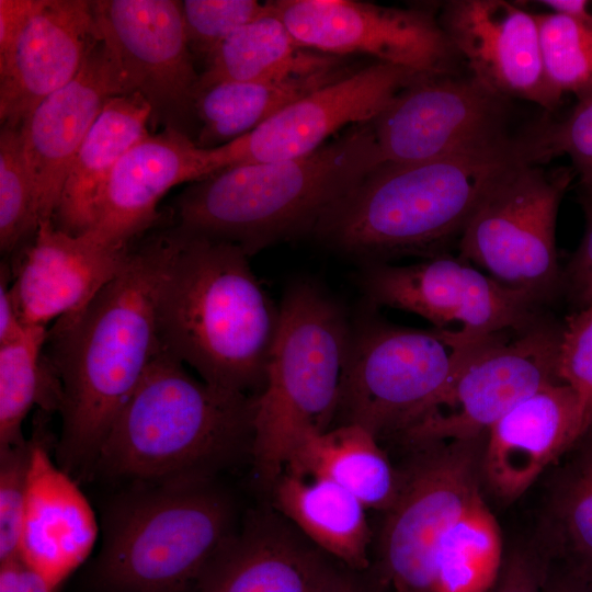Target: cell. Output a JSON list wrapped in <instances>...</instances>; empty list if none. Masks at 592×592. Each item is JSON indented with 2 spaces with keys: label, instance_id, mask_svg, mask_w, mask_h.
<instances>
[{
  "label": "cell",
  "instance_id": "cell-42",
  "mask_svg": "<svg viewBox=\"0 0 592 592\" xmlns=\"http://www.w3.org/2000/svg\"><path fill=\"white\" fill-rule=\"evenodd\" d=\"M39 0H0V55L12 45Z\"/></svg>",
  "mask_w": 592,
  "mask_h": 592
},
{
  "label": "cell",
  "instance_id": "cell-7",
  "mask_svg": "<svg viewBox=\"0 0 592 592\" xmlns=\"http://www.w3.org/2000/svg\"><path fill=\"white\" fill-rule=\"evenodd\" d=\"M236 531L215 479L134 482L106 512L95 579L109 592H186Z\"/></svg>",
  "mask_w": 592,
  "mask_h": 592
},
{
  "label": "cell",
  "instance_id": "cell-9",
  "mask_svg": "<svg viewBox=\"0 0 592 592\" xmlns=\"http://www.w3.org/2000/svg\"><path fill=\"white\" fill-rule=\"evenodd\" d=\"M485 436L418 446L399 468L398 496L382 525L371 571L396 592H434V560L444 534L481 492Z\"/></svg>",
  "mask_w": 592,
  "mask_h": 592
},
{
  "label": "cell",
  "instance_id": "cell-30",
  "mask_svg": "<svg viewBox=\"0 0 592 592\" xmlns=\"http://www.w3.org/2000/svg\"><path fill=\"white\" fill-rule=\"evenodd\" d=\"M337 57L341 56L300 47L271 9L231 33L206 58L197 91L220 81L282 78L327 65Z\"/></svg>",
  "mask_w": 592,
  "mask_h": 592
},
{
  "label": "cell",
  "instance_id": "cell-31",
  "mask_svg": "<svg viewBox=\"0 0 592 592\" xmlns=\"http://www.w3.org/2000/svg\"><path fill=\"white\" fill-rule=\"evenodd\" d=\"M47 327H26L16 340L0 345V447L23 442L22 424L37 407L59 412L62 388L45 352Z\"/></svg>",
  "mask_w": 592,
  "mask_h": 592
},
{
  "label": "cell",
  "instance_id": "cell-43",
  "mask_svg": "<svg viewBox=\"0 0 592 592\" xmlns=\"http://www.w3.org/2000/svg\"><path fill=\"white\" fill-rule=\"evenodd\" d=\"M384 588L371 569L356 571L338 562L319 592H383Z\"/></svg>",
  "mask_w": 592,
  "mask_h": 592
},
{
  "label": "cell",
  "instance_id": "cell-27",
  "mask_svg": "<svg viewBox=\"0 0 592 592\" xmlns=\"http://www.w3.org/2000/svg\"><path fill=\"white\" fill-rule=\"evenodd\" d=\"M272 508L320 550L356 570L371 569L367 508L341 486L284 470L270 489Z\"/></svg>",
  "mask_w": 592,
  "mask_h": 592
},
{
  "label": "cell",
  "instance_id": "cell-35",
  "mask_svg": "<svg viewBox=\"0 0 592 592\" xmlns=\"http://www.w3.org/2000/svg\"><path fill=\"white\" fill-rule=\"evenodd\" d=\"M524 143L531 163L567 155L580 174L581 186L592 183V95L579 101L562 121L524 135Z\"/></svg>",
  "mask_w": 592,
  "mask_h": 592
},
{
  "label": "cell",
  "instance_id": "cell-11",
  "mask_svg": "<svg viewBox=\"0 0 592 592\" xmlns=\"http://www.w3.org/2000/svg\"><path fill=\"white\" fill-rule=\"evenodd\" d=\"M569 171L520 161L486 192L458 239L459 258L539 304L559 286L556 219Z\"/></svg>",
  "mask_w": 592,
  "mask_h": 592
},
{
  "label": "cell",
  "instance_id": "cell-36",
  "mask_svg": "<svg viewBox=\"0 0 592 592\" xmlns=\"http://www.w3.org/2000/svg\"><path fill=\"white\" fill-rule=\"evenodd\" d=\"M184 29L193 54L206 58L231 33L271 11L255 0L180 1Z\"/></svg>",
  "mask_w": 592,
  "mask_h": 592
},
{
  "label": "cell",
  "instance_id": "cell-16",
  "mask_svg": "<svg viewBox=\"0 0 592 592\" xmlns=\"http://www.w3.org/2000/svg\"><path fill=\"white\" fill-rule=\"evenodd\" d=\"M423 75L373 61L289 104L246 135L210 148L217 171L308 155L344 127L373 123Z\"/></svg>",
  "mask_w": 592,
  "mask_h": 592
},
{
  "label": "cell",
  "instance_id": "cell-45",
  "mask_svg": "<svg viewBox=\"0 0 592 592\" xmlns=\"http://www.w3.org/2000/svg\"><path fill=\"white\" fill-rule=\"evenodd\" d=\"M542 592H592V585L567 568L554 570L551 562Z\"/></svg>",
  "mask_w": 592,
  "mask_h": 592
},
{
  "label": "cell",
  "instance_id": "cell-26",
  "mask_svg": "<svg viewBox=\"0 0 592 592\" xmlns=\"http://www.w3.org/2000/svg\"><path fill=\"white\" fill-rule=\"evenodd\" d=\"M151 107L137 92L111 98L69 169L53 221L71 235L90 229L96 200L119 159L149 135Z\"/></svg>",
  "mask_w": 592,
  "mask_h": 592
},
{
  "label": "cell",
  "instance_id": "cell-15",
  "mask_svg": "<svg viewBox=\"0 0 592 592\" xmlns=\"http://www.w3.org/2000/svg\"><path fill=\"white\" fill-rule=\"evenodd\" d=\"M506 110V99L471 76H423L372 125L383 162L414 163L513 140Z\"/></svg>",
  "mask_w": 592,
  "mask_h": 592
},
{
  "label": "cell",
  "instance_id": "cell-32",
  "mask_svg": "<svg viewBox=\"0 0 592 592\" xmlns=\"http://www.w3.org/2000/svg\"><path fill=\"white\" fill-rule=\"evenodd\" d=\"M504 555L500 526L479 492L440 542L434 592H490Z\"/></svg>",
  "mask_w": 592,
  "mask_h": 592
},
{
  "label": "cell",
  "instance_id": "cell-19",
  "mask_svg": "<svg viewBox=\"0 0 592 592\" xmlns=\"http://www.w3.org/2000/svg\"><path fill=\"white\" fill-rule=\"evenodd\" d=\"M133 243L115 246L90 232L67 234L53 219L42 220L33 240L9 263L23 325L47 327L81 310L123 270Z\"/></svg>",
  "mask_w": 592,
  "mask_h": 592
},
{
  "label": "cell",
  "instance_id": "cell-13",
  "mask_svg": "<svg viewBox=\"0 0 592 592\" xmlns=\"http://www.w3.org/2000/svg\"><path fill=\"white\" fill-rule=\"evenodd\" d=\"M273 12L296 43L309 50L448 75L458 56L439 19L428 10L357 0H275Z\"/></svg>",
  "mask_w": 592,
  "mask_h": 592
},
{
  "label": "cell",
  "instance_id": "cell-40",
  "mask_svg": "<svg viewBox=\"0 0 592 592\" xmlns=\"http://www.w3.org/2000/svg\"><path fill=\"white\" fill-rule=\"evenodd\" d=\"M12 273L7 261L0 270V345L19 339L25 331L11 291Z\"/></svg>",
  "mask_w": 592,
  "mask_h": 592
},
{
  "label": "cell",
  "instance_id": "cell-1",
  "mask_svg": "<svg viewBox=\"0 0 592 592\" xmlns=\"http://www.w3.org/2000/svg\"><path fill=\"white\" fill-rule=\"evenodd\" d=\"M170 229L133 243L123 270L81 310L47 330L62 388L58 465L92 470L116 417L162 350L158 289L173 252Z\"/></svg>",
  "mask_w": 592,
  "mask_h": 592
},
{
  "label": "cell",
  "instance_id": "cell-4",
  "mask_svg": "<svg viewBox=\"0 0 592 592\" xmlns=\"http://www.w3.org/2000/svg\"><path fill=\"white\" fill-rule=\"evenodd\" d=\"M383 163L372 123L293 159L223 169L183 191L174 225L239 246L251 257L304 232Z\"/></svg>",
  "mask_w": 592,
  "mask_h": 592
},
{
  "label": "cell",
  "instance_id": "cell-3",
  "mask_svg": "<svg viewBox=\"0 0 592 592\" xmlns=\"http://www.w3.org/2000/svg\"><path fill=\"white\" fill-rule=\"evenodd\" d=\"M527 161L523 139L414 163L383 162L339 201L314 234L364 265L446 253L509 168Z\"/></svg>",
  "mask_w": 592,
  "mask_h": 592
},
{
  "label": "cell",
  "instance_id": "cell-5",
  "mask_svg": "<svg viewBox=\"0 0 592 592\" xmlns=\"http://www.w3.org/2000/svg\"><path fill=\"white\" fill-rule=\"evenodd\" d=\"M255 398L197 379L162 349L116 417L92 471L134 482L215 479L251 457Z\"/></svg>",
  "mask_w": 592,
  "mask_h": 592
},
{
  "label": "cell",
  "instance_id": "cell-47",
  "mask_svg": "<svg viewBox=\"0 0 592 592\" xmlns=\"http://www.w3.org/2000/svg\"><path fill=\"white\" fill-rule=\"evenodd\" d=\"M581 187L584 207L592 208V183Z\"/></svg>",
  "mask_w": 592,
  "mask_h": 592
},
{
  "label": "cell",
  "instance_id": "cell-37",
  "mask_svg": "<svg viewBox=\"0 0 592 592\" xmlns=\"http://www.w3.org/2000/svg\"><path fill=\"white\" fill-rule=\"evenodd\" d=\"M33 440L0 447V562L19 557Z\"/></svg>",
  "mask_w": 592,
  "mask_h": 592
},
{
  "label": "cell",
  "instance_id": "cell-33",
  "mask_svg": "<svg viewBox=\"0 0 592 592\" xmlns=\"http://www.w3.org/2000/svg\"><path fill=\"white\" fill-rule=\"evenodd\" d=\"M41 221L36 189L24 157L20 128L0 133V249L14 255L33 240Z\"/></svg>",
  "mask_w": 592,
  "mask_h": 592
},
{
  "label": "cell",
  "instance_id": "cell-2",
  "mask_svg": "<svg viewBox=\"0 0 592 592\" xmlns=\"http://www.w3.org/2000/svg\"><path fill=\"white\" fill-rule=\"evenodd\" d=\"M173 252L161 280V346L205 383L257 397L275 341V306L239 246L170 228Z\"/></svg>",
  "mask_w": 592,
  "mask_h": 592
},
{
  "label": "cell",
  "instance_id": "cell-25",
  "mask_svg": "<svg viewBox=\"0 0 592 592\" xmlns=\"http://www.w3.org/2000/svg\"><path fill=\"white\" fill-rule=\"evenodd\" d=\"M360 67L351 57L276 79L220 81L202 88L195 100L201 123L195 143L215 148L253 130L276 113Z\"/></svg>",
  "mask_w": 592,
  "mask_h": 592
},
{
  "label": "cell",
  "instance_id": "cell-22",
  "mask_svg": "<svg viewBox=\"0 0 592 592\" xmlns=\"http://www.w3.org/2000/svg\"><path fill=\"white\" fill-rule=\"evenodd\" d=\"M216 172L212 149L201 148L190 136L173 128L149 134L110 173L86 232L111 244L129 246L156 225L158 204L170 189Z\"/></svg>",
  "mask_w": 592,
  "mask_h": 592
},
{
  "label": "cell",
  "instance_id": "cell-48",
  "mask_svg": "<svg viewBox=\"0 0 592 592\" xmlns=\"http://www.w3.org/2000/svg\"><path fill=\"white\" fill-rule=\"evenodd\" d=\"M580 295L585 301V306L592 304V281L580 291Z\"/></svg>",
  "mask_w": 592,
  "mask_h": 592
},
{
  "label": "cell",
  "instance_id": "cell-10",
  "mask_svg": "<svg viewBox=\"0 0 592 592\" xmlns=\"http://www.w3.org/2000/svg\"><path fill=\"white\" fill-rule=\"evenodd\" d=\"M560 332L542 317L477 343L441 391L395 440L411 449L485 436L516 402L558 379Z\"/></svg>",
  "mask_w": 592,
  "mask_h": 592
},
{
  "label": "cell",
  "instance_id": "cell-24",
  "mask_svg": "<svg viewBox=\"0 0 592 592\" xmlns=\"http://www.w3.org/2000/svg\"><path fill=\"white\" fill-rule=\"evenodd\" d=\"M339 561L271 509L251 512L203 571L197 592H319Z\"/></svg>",
  "mask_w": 592,
  "mask_h": 592
},
{
  "label": "cell",
  "instance_id": "cell-39",
  "mask_svg": "<svg viewBox=\"0 0 592 592\" xmlns=\"http://www.w3.org/2000/svg\"><path fill=\"white\" fill-rule=\"evenodd\" d=\"M553 558L537 540L520 544L504 555L490 592H542Z\"/></svg>",
  "mask_w": 592,
  "mask_h": 592
},
{
  "label": "cell",
  "instance_id": "cell-41",
  "mask_svg": "<svg viewBox=\"0 0 592 592\" xmlns=\"http://www.w3.org/2000/svg\"><path fill=\"white\" fill-rule=\"evenodd\" d=\"M0 592H57L19 557L0 562Z\"/></svg>",
  "mask_w": 592,
  "mask_h": 592
},
{
  "label": "cell",
  "instance_id": "cell-12",
  "mask_svg": "<svg viewBox=\"0 0 592 592\" xmlns=\"http://www.w3.org/2000/svg\"><path fill=\"white\" fill-rule=\"evenodd\" d=\"M364 266L371 304L423 317L466 346L543 317L538 301L459 257L444 253L411 264Z\"/></svg>",
  "mask_w": 592,
  "mask_h": 592
},
{
  "label": "cell",
  "instance_id": "cell-20",
  "mask_svg": "<svg viewBox=\"0 0 592 592\" xmlns=\"http://www.w3.org/2000/svg\"><path fill=\"white\" fill-rule=\"evenodd\" d=\"M587 432L573 389L556 379L510 408L487 432L481 486L497 500L519 499Z\"/></svg>",
  "mask_w": 592,
  "mask_h": 592
},
{
  "label": "cell",
  "instance_id": "cell-6",
  "mask_svg": "<svg viewBox=\"0 0 592 592\" xmlns=\"http://www.w3.org/2000/svg\"><path fill=\"white\" fill-rule=\"evenodd\" d=\"M351 341L346 314L319 286L301 281L287 288L254 406L251 462L265 490L300 441L335 424Z\"/></svg>",
  "mask_w": 592,
  "mask_h": 592
},
{
  "label": "cell",
  "instance_id": "cell-17",
  "mask_svg": "<svg viewBox=\"0 0 592 592\" xmlns=\"http://www.w3.org/2000/svg\"><path fill=\"white\" fill-rule=\"evenodd\" d=\"M439 21L471 77L488 90L546 110L560 102L544 71L535 13L504 0H452Z\"/></svg>",
  "mask_w": 592,
  "mask_h": 592
},
{
  "label": "cell",
  "instance_id": "cell-18",
  "mask_svg": "<svg viewBox=\"0 0 592 592\" xmlns=\"http://www.w3.org/2000/svg\"><path fill=\"white\" fill-rule=\"evenodd\" d=\"M128 93L122 69L98 36L77 76L45 98L23 122L22 146L41 221L54 218L72 161L105 103Z\"/></svg>",
  "mask_w": 592,
  "mask_h": 592
},
{
  "label": "cell",
  "instance_id": "cell-21",
  "mask_svg": "<svg viewBox=\"0 0 592 592\" xmlns=\"http://www.w3.org/2000/svg\"><path fill=\"white\" fill-rule=\"evenodd\" d=\"M93 1L39 0L0 55V121L20 128L48 95L70 82L96 41Z\"/></svg>",
  "mask_w": 592,
  "mask_h": 592
},
{
  "label": "cell",
  "instance_id": "cell-34",
  "mask_svg": "<svg viewBox=\"0 0 592 592\" xmlns=\"http://www.w3.org/2000/svg\"><path fill=\"white\" fill-rule=\"evenodd\" d=\"M540 54L546 78L561 98L579 101L592 95V30L577 19L556 11L536 14Z\"/></svg>",
  "mask_w": 592,
  "mask_h": 592
},
{
  "label": "cell",
  "instance_id": "cell-23",
  "mask_svg": "<svg viewBox=\"0 0 592 592\" xmlns=\"http://www.w3.org/2000/svg\"><path fill=\"white\" fill-rule=\"evenodd\" d=\"M50 414L37 410L19 558L53 589L89 557L98 523L84 494L49 454Z\"/></svg>",
  "mask_w": 592,
  "mask_h": 592
},
{
  "label": "cell",
  "instance_id": "cell-46",
  "mask_svg": "<svg viewBox=\"0 0 592 592\" xmlns=\"http://www.w3.org/2000/svg\"><path fill=\"white\" fill-rule=\"evenodd\" d=\"M537 3L550 11L568 14L592 30V0H543Z\"/></svg>",
  "mask_w": 592,
  "mask_h": 592
},
{
  "label": "cell",
  "instance_id": "cell-29",
  "mask_svg": "<svg viewBox=\"0 0 592 592\" xmlns=\"http://www.w3.org/2000/svg\"><path fill=\"white\" fill-rule=\"evenodd\" d=\"M556 464L537 540L592 585V428Z\"/></svg>",
  "mask_w": 592,
  "mask_h": 592
},
{
  "label": "cell",
  "instance_id": "cell-14",
  "mask_svg": "<svg viewBox=\"0 0 592 592\" xmlns=\"http://www.w3.org/2000/svg\"><path fill=\"white\" fill-rule=\"evenodd\" d=\"M96 35L110 48L132 93L151 107L150 123L191 137L200 75L180 1H93ZM192 138V137H191Z\"/></svg>",
  "mask_w": 592,
  "mask_h": 592
},
{
  "label": "cell",
  "instance_id": "cell-38",
  "mask_svg": "<svg viewBox=\"0 0 592 592\" xmlns=\"http://www.w3.org/2000/svg\"><path fill=\"white\" fill-rule=\"evenodd\" d=\"M556 376L577 394L588 431L592 428V304L561 328Z\"/></svg>",
  "mask_w": 592,
  "mask_h": 592
},
{
  "label": "cell",
  "instance_id": "cell-44",
  "mask_svg": "<svg viewBox=\"0 0 592 592\" xmlns=\"http://www.w3.org/2000/svg\"><path fill=\"white\" fill-rule=\"evenodd\" d=\"M584 208V236L570 264L571 280L579 292L592 281V208Z\"/></svg>",
  "mask_w": 592,
  "mask_h": 592
},
{
  "label": "cell",
  "instance_id": "cell-28",
  "mask_svg": "<svg viewBox=\"0 0 592 592\" xmlns=\"http://www.w3.org/2000/svg\"><path fill=\"white\" fill-rule=\"evenodd\" d=\"M284 470L328 479L367 509L383 513L390 509L400 487L399 468L390 463L379 441L351 423L306 436L289 454Z\"/></svg>",
  "mask_w": 592,
  "mask_h": 592
},
{
  "label": "cell",
  "instance_id": "cell-8",
  "mask_svg": "<svg viewBox=\"0 0 592 592\" xmlns=\"http://www.w3.org/2000/svg\"><path fill=\"white\" fill-rule=\"evenodd\" d=\"M474 345H463L434 328L398 327L374 317L362 319L352 326L334 425H361L379 442L395 439L441 391Z\"/></svg>",
  "mask_w": 592,
  "mask_h": 592
}]
</instances>
